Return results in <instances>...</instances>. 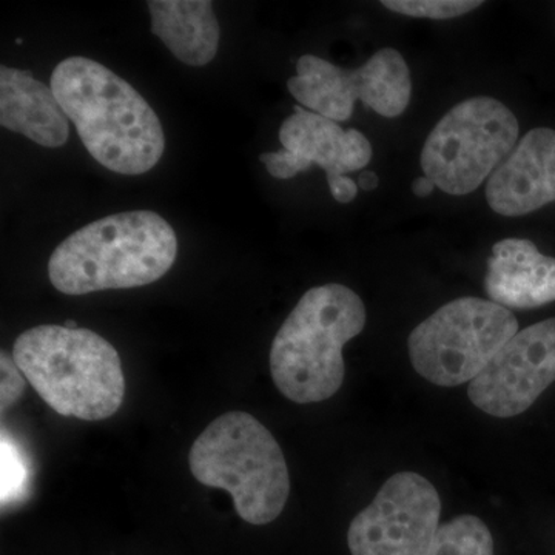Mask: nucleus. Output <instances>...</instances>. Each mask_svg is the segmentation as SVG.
Here are the masks:
<instances>
[{"label":"nucleus","mask_w":555,"mask_h":555,"mask_svg":"<svg viewBox=\"0 0 555 555\" xmlns=\"http://www.w3.org/2000/svg\"><path fill=\"white\" fill-rule=\"evenodd\" d=\"M51 90L105 169L137 177L163 158L166 137L155 109L100 62L82 56L62 61L51 75Z\"/></svg>","instance_id":"nucleus-1"},{"label":"nucleus","mask_w":555,"mask_h":555,"mask_svg":"<svg viewBox=\"0 0 555 555\" xmlns=\"http://www.w3.org/2000/svg\"><path fill=\"white\" fill-rule=\"evenodd\" d=\"M178 238L155 211L109 215L62 241L51 255L49 276L65 295L147 286L175 264Z\"/></svg>","instance_id":"nucleus-2"},{"label":"nucleus","mask_w":555,"mask_h":555,"mask_svg":"<svg viewBox=\"0 0 555 555\" xmlns=\"http://www.w3.org/2000/svg\"><path fill=\"white\" fill-rule=\"evenodd\" d=\"M13 358L33 389L62 416L101 422L122 406L126 377L118 350L90 328H28L14 343Z\"/></svg>","instance_id":"nucleus-3"},{"label":"nucleus","mask_w":555,"mask_h":555,"mask_svg":"<svg viewBox=\"0 0 555 555\" xmlns=\"http://www.w3.org/2000/svg\"><path fill=\"white\" fill-rule=\"evenodd\" d=\"M366 308L352 288L324 284L302 295L270 349L276 389L298 404L321 403L345 382L343 347L366 327Z\"/></svg>","instance_id":"nucleus-4"},{"label":"nucleus","mask_w":555,"mask_h":555,"mask_svg":"<svg viewBox=\"0 0 555 555\" xmlns=\"http://www.w3.org/2000/svg\"><path fill=\"white\" fill-rule=\"evenodd\" d=\"M189 465L201 485L228 491L248 525L272 524L286 507V459L268 427L247 412L215 418L192 444Z\"/></svg>","instance_id":"nucleus-5"},{"label":"nucleus","mask_w":555,"mask_h":555,"mask_svg":"<svg viewBox=\"0 0 555 555\" xmlns=\"http://www.w3.org/2000/svg\"><path fill=\"white\" fill-rule=\"evenodd\" d=\"M518 332L509 309L486 299H454L411 332L409 358L433 385L455 387L473 382Z\"/></svg>","instance_id":"nucleus-6"},{"label":"nucleus","mask_w":555,"mask_h":555,"mask_svg":"<svg viewBox=\"0 0 555 555\" xmlns=\"http://www.w3.org/2000/svg\"><path fill=\"white\" fill-rule=\"evenodd\" d=\"M518 130L516 115L494 98L460 102L427 137L423 171L448 195H469L513 153Z\"/></svg>","instance_id":"nucleus-7"},{"label":"nucleus","mask_w":555,"mask_h":555,"mask_svg":"<svg viewBox=\"0 0 555 555\" xmlns=\"http://www.w3.org/2000/svg\"><path fill=\"white\" fill-rule=\"evenodd\" d=\"M292 96L317 115L341 122L363 101L385 118H397L411 102V72L400 51L382 49L358 69L339 68L305 54L297 62V76L287 80Z\"/></svg>","instance_id":"nucleus-8"},{"label":"nucleus","mask_w":555,"mask_h":555,"mask_svg":"<svg viewBox=\"0 0 555 555\" xmlns=\"http://www.w3.org/2000/svg\"><path fill=\"white\" fill-rule=\"evenodd\" d=\"M441 500L427 478L398 473L347 531L352 555H430L440 528Z\"/></svg>","instance_id":"nucleus-9"},{"label":"nucleus","mask_w":555,"mask_h":555,"mask_svg":"<svg viewBox=\"0 0 555 555\" xmlns=\"http://www.w3.org/2000/svg\"><path fill=\"white\" fill-rule=\"evenodd\" d=\"M555 382V318L517 332L467 389L474 406L495 418L524 414Z\"/></svg>","instance_id":"nucleus-10"},{"label":"nucleus","mask_w":555,"mask_h":555,"mask_svg":"<svg viewBox=\"0 0 555 555\" xmlns=\"http://www.w3.org/2000/svg\"><path fill=\"white\" fill-rule=\"evenodd\" d=\"M283 150L262 153L261 163L273 178L291 179L313 164L327 173L332 185L350 171L366 167L372 159V145L361 131L341 129L335 120L302 107H295L280 129Z\"/></svg>","instance_id":"nucleus-11"},{"label":"nucleus","mask_w":555,"mask_h":555,"mask_svg":"<svg viewBox=\"0 0 555 555\" xmlns=\"http://www.w3.org/2000/svg\"><path fill=\"white\" fill-rule=\"evenodd\" d=\"M495 214L524 217L555 201V130L525 134L486 185Z\"/></svg>","instance_id":"nucleus-12"},{"label":"nucleus","mask_w":555,"mask_h":555,"mask_svg":"<svg viewBox=\"0 0 555 555\" xmlns=\"http://www.w3.org/2000/svg\"><path fill=\"white\" fill-rule=\"evenodd\" d=\"M486 294L509 309H537L555 301V258L529 240L499 241L488 259Z\"/></svg>","instance_id":"nucleus-13"},{"label":"nucleus","mask_w":555,"mask_h":555,"mask_svg":"<svg viewBox=\"0 0 555 555\" xmlns=\"http://www.w3.org/2000/svg\"><path fill=\"white\" fill-rule=\"evenodd\" d=\"M0 124L47 149H60L69 137L68 116L51 87L28 69L0 68Z\"/></svg>","instance_id":"nucleus-14"},{"label":"nucleus","mask_w":555,"mask_h":555,"mask_svg":"<svg viewBox=\"0 0 555 555\" xmlns=\"http://www.w3.org/2000/svg\"><path fill=\"white\" fill-rule=\"evenodd\" d=\"M152 31L178 61L204 67L215 60L219 24L208 0H150Z\"/></svg>","instance_id":"nucleus-15"},{"label":"nucleus","mask_w":555,"mask_h":555,"mask_svg":"<svg viewBox=\"0 0 555 555\" xmlns=\"http://www.w3.org/2000/svg\"><path fill=\"white\" fill-rule=\"evenodd\" d=\"M430 555H494V540L481 518L460 516L440 525Z\"/></svg>","instance_id":"nucleus-16"},{"label":"nucleus","mask_w":555,"mask_h":555,"mask_svg":"<svg viewBox=\"0 0 555 555\" xmlns=\"http://www.w3.org/2000/svg\"><path fill=\"white\" fill-rule=\"evenodd\" d=\"M383 7L404 16L443 21L460 17L483 5L477 0H383Z\"/></svg>","instance_id":"nucleus-17"},{"label":"nucleus","mask_w":555,"mask_h":555,"mask_svg":"<svg viewBox=\"0 0 555 555\" xmlns=\"http://www.w3.org/2000/svg\"><path fill=\"white\" fill-rule=\"evenodd\" d=\"M27 387V378L22 374L13 356L0 353V411L5 414L13 404L20 401Z\"/></svg>","instance_id":"nucleus-18"},{"label":"nucleus","mask_w":555,"mask_h":555,"mask_svg":"<svg viewBox=\"0 0 555 555\" xmlns=\"http://www.w3.org/2000/svg\"><path fill=\"white\" fill-rule=\"evenodd\" d=\"M25 480V466L22 463L20 452L13 448L10 440L3 436L2 440V500L13 495Z\"/></svg>","instance_id":"nucleus-19"},{"label":"nucleus","mask_w":555,"mask_h":555,"mask_svg":"<svg viewBox=\"0 0 555 555\" xmlns=\"http://www.w3.org/2000/svg\"><path fill=\"white\" fill-rule=\"evenodd\" d=\"M437 185L434 184L433 179L427 177L416 178L414 182H412V192H414L415 196L418 198H427V196L433 195L434 189Z\"/></svg>","instance_id":"nucleus-20"},{"label":"nucleus","mask_w":555,"mask_h":555,"mask_svg":"<svg viewBox=\"0 0 555 555\" xmlns=\"http://www.w3.org/2000/svg\"><path fill=\"white\" fill-rule=\"evenodd\" d=\"M378 182L377 173H374V171L371 170H366L360 175V178H358L357 185L358 189L364 190V192H372V190L378 188Z\"/></svg>","instance_id":"nucleus-21"},{"label":"nucleus","mask_w":555,"mask_h":555,"mask_svg":"<svg viewBox=\"0 0 555 555\" xmlns=\"http://www.w3.org/2000/svg\"><path fill=\"white\" fill-rule=\"evenodd\" d=\"M64 326L68 328H79L78 323H76V321L73 320L65 321Z\"/></svg>","instance_id":"nucleus-22"}]
</instances>
